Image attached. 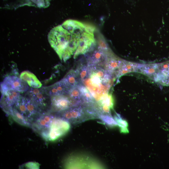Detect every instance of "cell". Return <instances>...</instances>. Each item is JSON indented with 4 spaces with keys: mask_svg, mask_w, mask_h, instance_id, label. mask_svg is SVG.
<instances>
[{
    "mask_svg": "<svg viewBox=\"0 0 169 169\" xmlns=\"http://www.w3.org/2000/svg\"><path fill=\"white\" fill-rule=\"evenodd\" d=\"M95 29L94 27L86 24L85 29L82 34L78 46L74 54V59L94 50L96 45L94 34Z\"/></svg>",
    "mask_w": 169,
    "mask_h": 169,
    "instance_id": "5b68a950",
    "label": "cell"
},
{
    "mask_svg": "<svg viewBox=\"0 0 169 169\" xmlns=\"http://www.w3.org/2000/svg\"><path fill=\"white\" fill-rule=\"evenodd\" d=\"M0 86L1 93L8 90L23 93L26 92L29 89L26 82L14 75L5 77L1 83Z\"/></svg>",
    "mask_w": 169,
    "mask_h": 169,
    "instance_id": "30bf717a",
    "label": "cell"
},
{
    "mask_svg": "<svg viewBox=\"0 0 169 169\" xmlns=\"http://www.w3.org/2000/svg\"><path fill=\"white\" fill-rule=\"evenodd\" d=\"M67 95L73 100L83 104L81 94L77 86L71 88Z\"/></svg>",
    "mask_w": 169,
    "mask_h": 169,
    "instance_id": "7402d4cb",
    "label": "cell"
},
{
    "mask_svg": "<svg viewBox=\"0 0 169 169\" xmlns=\"http://www.w3.org/2000/svg\"><path fill=\"white\" fill-rule=\"evenodd\" d=\"M39 163L34 162H30L25 163L23 165L27 168L38 169L39 167Z\"/></svg>",
    "mask_w": 169,
    "mask_h": 169,
    "instance_id": "d4e9b609",
    "label": "cell"
},
{
    "mask_svg": "<svg viewBox=\"0 0 169 169\" xmlns=\"http://www.w3.org/2000/svg\"><path fill=\"white\" fill-rule=\"evenodd\" d=\"M55 115L50 112L42 113L32 122L31 128L44 139Z\"/></svg>",
    "mask_w": 169,
    "mask_h": 169,
    "instance_id": "ba28073f",
    "label": "cell"
},
{
    "mask_svg": "<svg viewBox=\"0 0 169 169\" xmlns=\"http://www.w3.org/2000/svg\"><path fill=\"white\" fill-rule=\"evenodd\" d=\"M77 86L81 94L83 104L95 107V99L87 88L80 84H79Z\"/></svg>",
    "mask_w": 169,
    "mask_h": 169,
    "instance_id": "e0dca14e",
    "label": "cell"
},
{
    "mask_svg": "<svg viewBox=\"0 0 169 169\" xmlns=\"http://www.w3.org/2000/svg\"><path fill=\"white\" fill-rule=\"evenodd\" d=\"M62 79L70 89L77 86L79 84V79L77 72L74 69H71L66 74Z\"/></svg>",
    "mask_w": 169,
    "mask_h": 169,
    "instance_id": "ffe728a7",
    "label": "cell"
},
{
    "mask_svg": "<svg viewBox=\"0 0 169 169\" xmlns=\"http://www.w3.org/2000/svg\"><path fill=\"white\" fill-rule=\"evenodd\" d=\"M34 3L39 8H45L47 6L44 0H30Z\"/></svg>",
    "mask_w": 169,
    "mask_h": 169,
    "instance_id": "484cf974",
    "label": "cell"
},
{
    "mask_svg": "<svg viewBox=\"0 0 169 169\" xmlns=\"http://www.w3.org/2000/svg\"><path fill=\"white\" fill-rule=\"evenodd\" d=\"M107 126L111 127H114L118 125L117 124L114 118L111 115L107 114H100L99 118Z\"/></svg>",
    "mask_w": 169,
    "mask_h": 169,
    "instance_id": "603a6c76",
    "label": "cell"
},
{
    "mask_svg": "<svg viewBox=\"0 0 169 169\" xmlns=\"http://www.w3.org/2000/svg\"><path fill=\"white\" fill-rule=\"evenodd\" d=\"M158 72L153 79L160 82L169 78V61L157 64Z\"/></svg>",
    "mask_w": 169,
    "mask_h": 169,
    "instance_id": "2e32d148",
    "label": "cell"
},
{
    "mask_svg": "<svg viewBox=\"0 0 169 169\" xmlns=\"http://www.w3.org/2000/svg\"><path fill=\"white\" fill-rule=\"evenodd\" d=\"M153 78L158 72L157 64H138L137 71Z\"/></svg>",
    "mask_w": 169,
    "mask_h": 169,
    "instance_id": "ac0fdd59",
    "label": "cell"
},
{
    "mask_svg": "<svg viewBox=\"0 0 169 169\" xmlns=\"http://www.w3.org/2000/svg\"><path fill=\"white\" fill-rule=\"evenodd\" d=\"M97 49L106 53L110 52V48L104 37L100 34L97 40Z\"/></svg>",
    "mask_w": 169,
    "mask_h": 169,
    "instance_id": "cb8c5ba5",
    "label": "cell"
},
{
    "mask_svg": "<svg viewBox=\"0 0 169 169\" xmlns=\"http://www.w3.org/2000/svg\"><path fill=\"white\" fill-rule=\"evenodd\" d=\"M73 38L72 33L61 25L54 28L48 35V39L51 46L60 59L64 62L68 60V50Z\"/></svg>",
    "mask_w": 169,
    "mask_h": 169,
    "instance_id": "7a4b0ae2",
    "label": "cell"
},
{
    "mask_svg": "<svg viewBox=\"0 0 169 169\" xmlns=\"http://www.w3.org/2000/svg\"><path fill=\"white\" fill-rule=\"evenodd\" d=\"M43 88L46 94L50 97L56 95H67L70 89L62 79L52 85L43 87Z\"/></svg>",
    "mask_w": 169,
    "mask_h": 169,
    "instance_id": "7c38bea8",
    "label": "cell"
},
{
    "mask_svg": "<svg viewBox=\"0 0 169 169\" xmlns=\"http://www.w3.org/2000/svg\"><path fill=\"white\" fill-rule=\"evenodd\" d=\"M88 66V75L79 84L84 86L90 91L95 99V105L103 95L109 93L112 85L113 75L102 66Z\"/></svg>",
    "mask_w": 169,
    "mask_h": 169,
    "instance_id": "6da1fadb",
    "label": "cell"
},
{
    "mask_svg": "<svg viewBox=\"0 0 169 169\" xmlns=\"http://www.w3.org/2000/svg\"><path fill=\"white\" fill-rule=\"evenodd\" d=\"M90 52V53L89 54L85 56L87 64L90 66L103 67L108 53H106L98 49Z\"/></svg>",
    "mask_w": 169,
    "mask_h": 169,
    "instance_id": "4fadbf2b",
    "label": "cell"
},
{
    "mask_svg": "<svg viewBox=\"0 0 169 169\" xmlns=\"http://www.w3.org/2000/svg\"><path fill=\"white\" fill-rule=\"evenodd\" d=\"M124 60L116 57L110 53L107 54L104 63L103 68L108 72L113 75L122 65Z\"/></svg>",
    "mask_w": 169,
    "mask_h": 169,
    "instance_id": "5bb4252c",
    "label": "cell"
},
{
    "mask_svg": "<svg viewBox=\"0 0 169 169\" xmlns=\"http://www.w3.org/2000/svg\"><path fill=\"white\" fill-rule=\"evenodd\" d=\"M50 99L51 107L50 112L53 113L61 112L72 106L82 105L66 95L52 96H50Z\"/></svg>",
    "mask_w": 169,
    "mask_h": 169,
    "instance_id": "9c48e42d",
    "label": "cell"
},
{
    "mask_svg": "<svg viewBox=\"0 0 169 169\" xmlns=\"http://www.w3.org/2000/svg\"><path fill=\"white\" fill-rule=\"evenodd\" d=\"M88 155L76 154L65 159L64 166L66 168H103L104 166L99 161Z\"/></svg>",
    "mask_w": 169,
    "mask_h": 169,
    "instance_id": "277c9868",
    "label": "cell"
},
{
    "mask_svg": "<svg viewBox=\"0 0 169 169\" xmlns=\"http://www.w3.org/2000/svg\"><path fill=\"white\" fill-rule=\"evenodd\" d=\"M160 83L162 85L169 86V78L165 80H162L160 82Z\"/></svg>",
    "mask_w": 169,
    "mask_h": 169,
    "instance_id": "4316f807",
    "label": "cell"
},
{
    "mask_svg": "<svg viewBox=\"0 0 169 169\" xmlns=\"http://www.w3.org/2000/svg\"><path fill=\"white\" fill-rule=\"evenodd\" d=\"M25 96L32 101L43 112H50L51 107L50 97L48 95L43 87L29 88Z\"/></svg>",
    "mask_w": 169,
    "mask_h": 169,
    "instance_id": "52a82bcc",
    "label": "cell"
},
{
    "mask_svg": "<svg viewBox=\"0 0 169 169\" xmlns=\"http://www.w3.org/2000/svg\"><path fill=\"white\" fill-rule=\"evenodd\" d=\"M10 116L14 120L20 125L27 127H31L32 123L30 121L22 114L14 106Z\"/></svg>",
    "mask_w": 169,
    "mask_h": 169,
    "instance_id": "d6986e66",
    "label": "cell"
},
{
    "mask_svg": "<svg viewBox=\"0 0 169 169\" xmlns=\"http://www.w3.org/2000/svg\"><path fill=\"white\" fill-rule=\"evenodd\" d=\"M114 118L120 127L121 133H129L128 129V123L126 120L122 117L120 114L116 113Z\"/></svg>",
    "mask_w": 169,
    "mask_h": 169,
    "instance_id": "44dd1931",
    "label": "cell"
},
{
    "mask_svg": "<svg viewBox=\"0 0 169 169\" xmlns=\"http://www.w3.org/2000/svg\"><path fill=\"white\" fill-rule=\"evenodd\" d=\"M20 78L26 82L31 87L39 88L41 87L42 84L36 76L28 71L22 72L20 75Z\"/></svg>",
    "mask_w": 169,
    "mask_h": 169,
    "instance_id": "9a60e30c",
    "label": "cell"
},
{
    "mask_svg": "<svg viewBox=\"0 0 169 169\" xmlns=\"http://www.w3.org/2000/svg\"><path fill=\"white\" fill-rule=\"evenodd\" d=\"M55 115L44 139L47 141L57 140L65 135L70 128V124L69 122Z\"/></svg>",
    "mask_w": 169,
    "mask_h": 169,
    "instance_id": "8992f818",
    "label": "cell"
},
{
    "mask_svg": "<svg viewBox=\"0 0 169 169\" xmlns=\"http://www.w3.org/2000/svg\"><path fill=\"white\" fill-rule=\"evenodd\" d=\"M0 106L7 115H10L13 107L21 96L20 93L13 90H7L2 93Z\"/></svg>",
    "mask_w": 169,
    "mask_h": 169,
    "instance_id": "8fae6325",
    "label": "cell"
},
{
    "mask_svg": "<svg viewBox=\"0 0 169 169\" xmlns=\"http://www.w3.org/2000/svg\"><path fill=\"white\" fill-rule=\"evenodd\" d=\"M54 114L74 125L90 119L98 118V114L93 108L83 104L72 106Z\"/></svg>",
    "mask_w": 169,
    "mask_h": 169,
    "instance_id": "3957f363",
    "label": "cell"
}]
</instances>
